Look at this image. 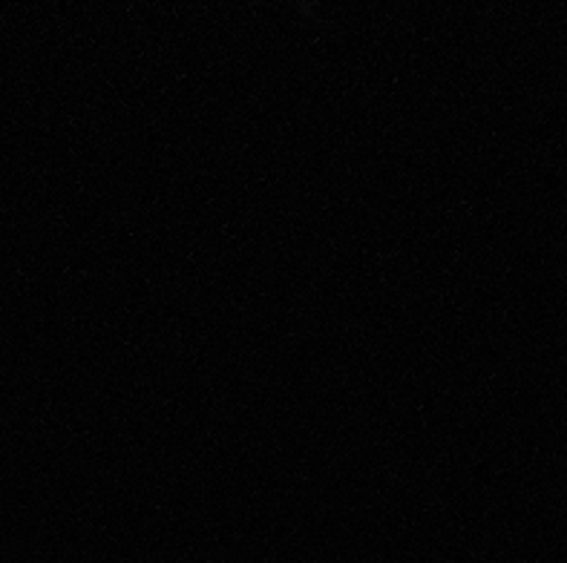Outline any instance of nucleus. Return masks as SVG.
Segmentation results:
<instances>
[]
</instances>
